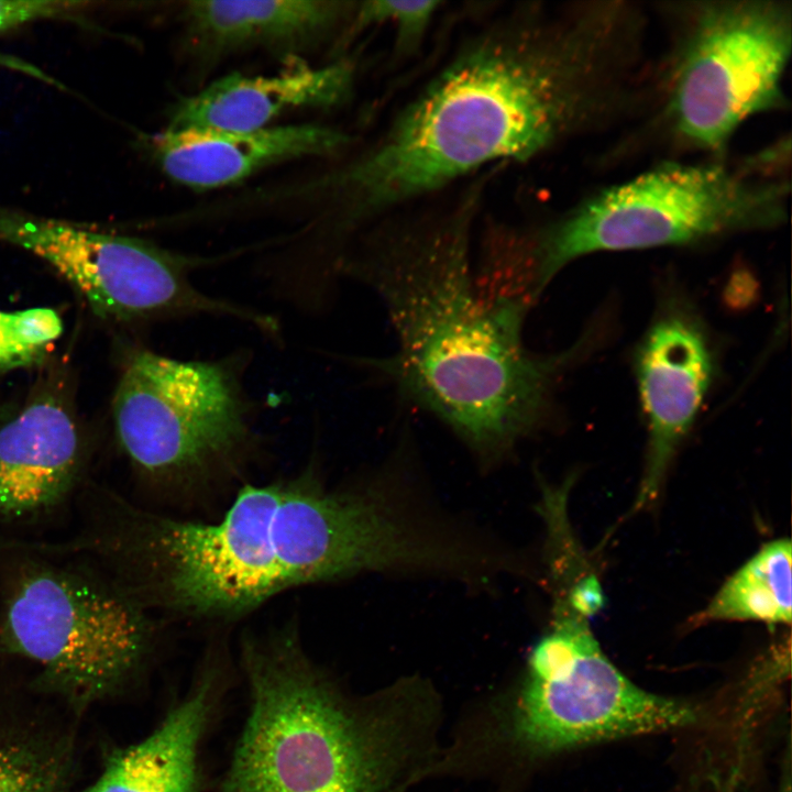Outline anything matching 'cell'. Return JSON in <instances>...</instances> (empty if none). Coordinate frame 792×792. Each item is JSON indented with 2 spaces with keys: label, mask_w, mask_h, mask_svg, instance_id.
<instances>
[{
  "label": "cell",
  "mask_w": 792,
  "mask_h": 792,
  "mask_svg": "<svg viewBox=\"0 0 792 792\" xmlns=\"http://www.w3.org/2000/svg\"><path fill=\"white\" fill-rule=\"evenodd\" d=\"M642 29L624 1L522 12L479 35L380 141L326 176L355 234L396 206L496 161H528L602 123L632 88Z\"/></svg>",
  "instance_id": "cell-1"
},
{
  "label": "cell",
  "mask_w": 792,
  "mask_h": 792,
  "mask_svg": "<svg viewBox=\"0 0 792 792\" xmlns=\"http://www.w3.org/2000/svg\"><path fill=\"white\" fill-rule=\"evenodd\" d=\"M66 549L148 609L232 619L287 590L361 572L431 570L433 530L380 492L330 490L312 468L242 487L221 518L157 514L96 486Z\"/></svg>",
  "instance_id": "cell-2"
},
{
  "label": "cell",
  "mask_w": 792,
  "mask_h": 792,
  "mask_svg": "<svg viewBox=\"0 0 792 792\" xmlns=\"http://www.w3.org/2000/svg\"><path fill=\"white\" fill-rule=\"evenodd\" d=\"M474 205L380 221L356 237L338 276L376 297L394 349L380 356L321 352L384 383L480 459L495 461L551 422L559 383L581 343L556 353L532 351L524 339L529 312L477 293Z\"/></svg>",
  "instance_id": "cell-3"
},
{
  "label": "cell",
  "mask_w": 792,
  "mask_h": 792,
  "mask_svg": "<svg viewBox=\"0 0 792 792\" xmlns=\"http://www.w3.org/2000/svg\"><path fill=\"white\" fill-rule=\"evenodd\" d=\"M250 711L215 792H387L410 760L414 707L355 701L290 626L246 636Z\"/></svg>",
  "instance_id": "cell-4"
},
{
  "label": "cell",
  "mask_w": 792,
  "mask_h": 792,
  "mask_svg": "<svg viewBox=\"0 0 792 792\" xmlns=\"http://www.w3.org/2000/svg\"><path fill=\"white\" fill-rule=\"evenodd\" d=\"M772 156L743 165L666 162L606 187L537 229L514 228L503 263L532 304L568 264L603 251L696 243L774 228L787 213L789 183Z\"/></svg>",
  "instance_id": "cell-5"
},
{
  "label": "cell",
  "mask_w": 792,
  "mask_h": 792,
  "mask_svg": "<svg viewBox=\"0 0 792 792\" xmlns=\"http://www.w3.org/2000/svg\"><path fill=\"white\" fill-rule=\"evenodd\" d=\"M252 351L179 359L130 348L113 399L116 436L150 484H208L238 475L262 450L261 404L246 386Z\"/></svg>",
  "instance_id": "cell-6"
},
{
  "label": "cell",
  "mask_w": 792,
  "mask_h": 792,
  "mask_svg": "<svg viewBox=\"0 0 792 792\" xmlns=\"http://www.w3.org/2000/svg\"><path fill=\"white\" fill-rule=\"evenodd\" d=\"M19 547L0 582V654L35 663L77 705L128 686L153 652L148 613L103 572Z\"/></svg>",
  "instance_id": "cell-7"
},
{
  "label": "cell",
  "mask_w": 792,
  "mask_h": 792,
  "mask_svg": "<svg viewBox=\"0 0 792 792\" xmlns=\"http://www.w3.org/2000/svg\"><path fill=\"white\" fill-rule=\"evenodd\" d=\"M669 6L675 30L662 79L666 117L686 145L721 151L749 117L785 106L791 2L710 0Z\"/></svg>",
  "instance_id": "cell-8"
},
{
  "label": "cell",
  "mask_w": 792,
  "mask_h": 792,
  "mask_svg": "<svg viewBox=\"0 0 792 792\" xmlns=\"http://www.w3.org/2000/svg\"><path fill=\"white\" fill-rule=\"evenodd\" d=\"M588 616L569 598L534 647L509 721L513 741L531 756L689 727L701 712L646 691L603 652Z\"/></svg>",
  "instance_id": "cell-9"
},
{
  "label": "cell",
  "mask_w": 792,
  "mask_h": 792,
  "mask_svg": "<svg viewBox=\"0 0 792 792\" xmlns=\"http://www.w3.org/2000/svg\"><path fill=\"white\" fill-rule=\"evenodd\" d=\"M0 239L45 260L107 319L170 322L209 317L251 328L261 321L256 307L211 295L194 282L196 272L231 261L229 253H182L2 207Z\"/></svg>",
  "instance_id": "cell-10"
},
{
  "label": "cell",
  "mask_w": 792,
  "mask_h": 792,
  "mask_svg": "<svg viewBox=\"0 0 792 792\" xmlns=\"http://www.w3.org/2000/svg\"><path fill=\"white\" fill-rule=\"evenodd\" d=\"M713 363L705 327L694 308L679 297L666 298L635 355L639 398L648 428L635 510L657 499L676 450L710 388Z\"/></svg>",
  "instance_id": "cell-11"
},
{
  "label": "cell",
  "mask_w": 792,
  "mask_h": 792,
  "mask_svg": "<svg viewBox=\"0 0 792 792\" xmlns=\"http://www.w3.org/2000/svg\"><path fill=\"white\" fill-rule=\"evenodd\" d=\"M84 443L61 400L41 396L0 427V522L44 516L78 493Z\"/></svg>",
  "instance_id": "cell-12"
},
{
  "label": "cell",
  "mask_w": 792,
  "mask_h": 792,
  "mask_svg": "<svg viewBox=\"0 0 792 792\" xmlns=\"http://www.w3.org/2000/svg\"><path fill=\"white\" fill-rule=\"evenodd\" d=\"M146 142L168 178L193 189H213L278 163L334 153L349 144L350 138L324 125L292 124L249 132L166 129Z\"/></svg>",
  "instance_id": "cell-13"
},
{
  "label": "cell",
  "mask_w": 792,
  "mask_h": 792,
  "mask_svg": "<svg viewBox=\"0 0 792 792\" xmlns=\"http://www.w3.org/2000/svg\"><path fill=\"white\" fill-rule=\"evenodd\" d=\"M353 74L350 63L338 62L317 68L296 66L272 76L228 75L178 99L169 108L167 129L262 130L295 109L342 103L351 92Z\"/></svg>",
  "instance_id": "cell-14"
},
{
  "label": "cell",
  "mask_w": 792,
  "mask_h": 792,
  "mask_svg": "<svg viewBox=\"0 0 792 792\" xmlns=\"http://www.w3.org/2000/svg\"><path fill=\"white\" fill-rule=\"evenodd\" d=\"M223 681L222 666L211 657L156 728L113 752L84 792H196L200 746Z\"/></svg>",
  "instance_id": "cell-15"
},
{
  "label": "cell",
  "mask_w": 792,
  "mask_h": 792,
  "mask_svg": "<svg viewBox=\"0 0 792 792\" xmlns=\"http://www.w3.org/2000/svg\"><path fill=\"white\" fill-rule=\"evenodd\" d=\"M350 3L326 0L220 1L184 3L185 41L202 58L252 47L295 52L317 44L350 12Z\"/></svg>",
  "instance_id": "cell-16"
},
{
  "label": "cell",
  "mask_w": 792,
  "mask_h": 792,
  "mask_svg": "<svg viewBox=\"0 0 792 792\" xmlns=\"http://www.w3.org/2000/svg\"><path fill=\"white\" fill-rule=\"evenodd\" d=\"M791 542L765 544L715 594L701 622L757 620L790 625L792 608Z\"/></svg>",
  "instance_id": "cell-17"
},
{
  "label": "cell",
  "mask_w": 792,
  "mask_h": 792,
  "mask_svg": "<svg viewBox=\"0 0 792 792\" xmlns=\"http://www.w3.org/2000/svg\"><path fill=\"white\" fill-rule=\"evenodd\" d=\"M72 763L68 736L36 721L0 717V792H63Z\"/></svg>",
  "instance_id": "cell-18"
},
{
  "label": "cell",
  "mask_w": 792,
  "mask_h": 792,
  "mask_svg": "<svg viewBox=\"0 0 792 792\" xmlns=\"http://www.w3.org/2000/svg\"><path fill=\"white\" fill-rule=\"evenodd\" d=\"M62 331V319L52 308L0 311V371L41 360Z\"/></svg>",
  "instance_id": "cell-19"
},
{
  "label": "cell",
  "mask_w": 792,
  "mask_h": 792,
  "mask_svg": "<svg viewBox=\"0 0 792 792\" xmlns=\"http://www.w3.org/2000/svg\"><path fill=\"white\" fill-rule=\"evenodd\" d=\"M439 1H367L358 10L360 25L388 22L396 29L397 44L413 48L421 41Z\"/></svg>",
  "instance_id": "cell-20"
},
{
  "label": "cell",
  "mask_w": 792,
  "mask_h": 792,
  "mask_svg": "<svg viewBox=\"0 0 792 792\" xmlns=\"http://www.w3.org/2000/svg\"><path fill=\"white\" fill-rule=\"evenodd\" d=\"M86 2L47 0H0V34L24 23L70 16Z\"/></svg>",
  "instance_id": "cell-21"
},
{
  "label": "cell",
  "mask_w": 792,
  "mask_h": 792,
  "mask_svg": "<svg viewBox=\"0 0 792 792\" xmlns=\"http://www.w3.org/2000/svg\"><path fill=\"white\" fill-rule=\"evenodd\" d=\"M782 792H789L788 790H783Z\"/></svg>",
  "instance_id": "cell-22"
}]
</instances>
